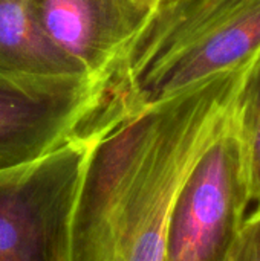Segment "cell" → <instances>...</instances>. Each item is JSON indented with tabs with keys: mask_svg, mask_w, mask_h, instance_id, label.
I'll use <instances>...</instances> for the list:
<instances>
[{
	"mask_svg": "<svg viewBox=\"0 0 260 261\" xmlns=\"http://www.w3.org/2000/svg\"><path fill=\"white\" fill-rule=\"evenodd\" d=\"M90 75L29 76L0 70V171L75 139L92 101Z\"/></svg>",
	"mask_w": 260,
	"mask_h": 261,
	"instance_id": "cell-5",
	"label": "cell"
},
{
	"mask_svg": "<svg viewBox=\"0 0 260 261\" xmlns=\"http://www.w3.org/2000/svg\"><path fill=\"white\" fill-rule=\"evenodd\" d=\"M222 261H260V210L245 217Z\"/></svg>",
	"mask_w": 260,
	"mask_h": 261,
	"instance_id": "cell-9",
	"label": "cell"
},
{
	"mask_svg": "<svg viewBox=\"0 0 260 261\" xmlns=\"http://www.w3.org/2000/svg\"><path fill=\"white\" fill-rule=\"evenodd\" d=\"M260 50V0H158L95 78L75 139L90 141L143 109L215 75L244 69Z\"/></svg>",
	"mask_w": 260,
	"mask_h": 261,
	"instance_id": "cell-2",
	"label": "cell"
},
{
	"mask_svg": "<svg viewBox=\"0 0 260 261\" xmlns=\"http://www.w3.org/2000/svg\"><path fill=\"white\" fill-rule=\"evenodd\" d=\"M158 0H34L52 41L98 78L135 37Z\"/></svg>",
	"mask_w": 260,
	"mask_h": 261,
	"instance_id": "cell-6",
	"label": "cell"
},
{
	"mask_svg": "<svg viewBox=\"0 0 260 261\" xmlns=\"http://www.w3.org/2000/svg\"><path fill=\"white\" fill-rule=\"evenodd\" d=\"M90 141L0 171V261H66L69 222Z\"/></svg>",
	"mask_w": 260,
	"mask_h": 261,
	"instance_id": "cell-4",
	"label": "cell"
},
{
	"mask_svg": "<svg viewBox=\"0 0 260 261\" xmlns=\"http://www.w3.org/2000/svg\"><path fill=\"white\" fill-rule=\"evenodd\" d=\"M231 119L244 153L250 197L260 210V50L242 70Z\"/></svg>",
	"mask_w": 260,
	"mask_h": 261,
	"instance_id": "cell-8",
	"label": "cell"
},
{
	"mask_svg": "<svg viewBox=\"0 0 260 261\" xmlns=\"http://www.w3.org/2000/svg\"><path fill=\"white\" fill-rule=\"evenodd\" d=\"M250 202L247 167L230 112L176 194L167 226L166 261L224 260Z\"/></svg>",
	"mask_w": 260,
	"mask_h": 261,
	"instance_id": "cell-3",
	"label": "cell"
},
{
	"mask_svg": "<svg viewBox=\"0 0 260 261\" xmlns=\"http://www.w3.org/2000/svg\"><path fill=\"white\" fill-rule=\"evenodd\" d=\"M0 70L29 76L89 75L48 35L34 0H0Z\"/></svg>",
	"mask_w": 260,
	"mask_h": 261,
	"instance_id": "cell-7",
	"label": "cell"
},
{
	"mask_svg": "<svg viewBox=\"0 0 260 261\" xmlns=\"http://www.w3.org/2000/svg\"><path fill=\"white\" fill-rule=\"evenodd\" d=\"M242 70L215 75L90 139L66 261H166L176 194L230 116Z\"/></svg>",
	"mask_w": 260,
	"mask_h": 261,
	"instance_id": "cell-1",
	"label": "cell"
}]
</instances>
